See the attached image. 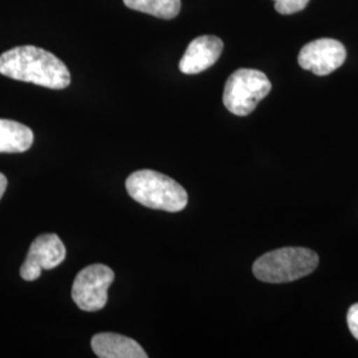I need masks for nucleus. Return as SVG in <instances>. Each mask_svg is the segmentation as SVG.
<instances>
[{"mask_svg":"<svg viewBox=\"0 0 358 358\" xmlns=\"http://www.w3.org/2000/svg\"><path fill=\"white\" fill-rule=\"evenodd\" d=\"M0 75L48 90H65L71 84L66 65L51 52L35 45L15 47L1 53Z\"/></svg>","mask_w":358,"mask_h":358,"instance_id":"f257e3e1","label":"nucleus"},{"mask_svg":"<svg viewBox=\"0 0 358 358\" xmlns=\"http://www.w3.org/2000/svg\"><path fill=\"white\" fill-rule=\"evenodd\" d=\"M125 186L136 202L154 210L179 213L189 202L187 192L178 182L154 170L131 173Z\"/></svg>","mask_w":358,"mask_h":358,"instance_id":"f03ea898","label":"nucleus"},{"mask_svg":"<svg viewBox=\"0 0 358 358\" xmlns=\"http://www.w3.org/2000/svg\"><path fill=\"white\" fill-rule=\"evenodd\" d=\"M319 266V255L304 247H284L260 256L252 272L260 282H289L310 275Z\"/></svg>","mask_w":358,"mask_h":358,"instance_id":"7ed1b4c3","label":"nucleus"},{"mask_svg":"<svg viewBox=\"0 0 358 358\" xmlns=\"http://www.w3.org/2000/svg\"><path fill=\"white\" fill-rule=\"evenodd\" d=\"M272 90L268 77L256 69H238L226 81L223 103L232 115H251Z\"/></svg>","mask_w":358,"mask_h":358,"instance_id":"20e7f679","label":"nucleus"},{"mask_svg":"<svg viewBox=\"0 0 358 358\" xmlns=\"http://www.w3.org/2000/svg\"><path fill=\"white\" fill-rule=\"evenodd\" d=\"M115 272L103 264H92L77 273L72 285V299L85 312L101 310L108 303V291Z\"/></svg>","mask_w":358,"mask_h":358,"instance_id":"39448f33","label":"nucleus"},{"mask_svg":"<svg viewBox=\"0 0 358 358\" xmlns=\"http://www.w3.org/2000/svg\"><path fill=\"white\" fill-rule=\"evenodd\" d=\"M65 255L64 243L56 234H43L31 244L20 276L26 282H34L40 278L43 269L56 268L62 264Z\"/></svg>","mask_w":358,"mask_h":358,"instance_id":"423d86ee","label":"nucleus"},{"mask_svg":"<svg viewBox=\"0 0 358 358\" xmlns=\"http://www.w3.org/2000/svg\"><path fill=\"white\" fill-rule=\"evenodd\" d=\"M299 64L316 76H328L345 63L346 48L334 38H319L308 43L299 53Z\"/></svg>","mask_w":358,"mask_h":358,"instance_id":"0eeeda50","label":"nucleus"},{"mask_svg":"<svg viewBox=\"0 0 358 358\" xmlns=\"http://www.w3.org/2000/svg\"><path fill=\"white\" fill-rule=\"evenodd\" d=\"M223 52V41L217 36L205 35L194 38L179 62L185 75H198L217 63Z\"/></svg>","mask_w":358,"mask_h":358,"instance_id":"6e6552de","label":"nucleus"},{"mask_svg":"<svg viewBox=\"0 0 358 358\" xmlns=\"http://www.w3.org/2000/svg\"><path fill=\"white\" fill-rule=\"evenodd\" d=\"M90 344L100 358H148L137 341L117 333H99L93 336Z\"/></svg>","mask_w":358,"mask_h":358,"instance_id":"1a4fd4ad","label":"nucleus"},{"mask_svg":"<svg viewBox=\"0 0 358 358\" xmlns=\"http://www.w3.org/2000/svg\"><path fill=\"white\" fill-rule=\"evenodd\" d=\"M32 143L31 129L13 120L0 118V153H23Z\"/></svg>","mask_w":358,"mask_h":358,"instance_id":"9d476101","label":"nucleus"},{"mask_svg":"<svg viewBox=\"0 0 358 358\" xmlns=\"http://www.w3.org/2000/svg\"><path fill=\"white\" fill-rule=\"evenodd\" d=\"M124 3L134 11L149 13L165 20L174 19L180 11V0H124Z\"/></svg>","mask_w":358,"mask_h":358,"instance_id":"9b49d317","label":"nucleus"},{"mask_svg":"<svg viewBox=\"0 0 358 358\" xmlns=\"http://www.w3.org/2000/svg\"><path fill=\"white\" fill-rule=\"evenodd\" d=\"M309 0H275V10L282 15L303 11L308 6Z\"/></svg>","mask_w":358,"mask_h":358,"instance_id":"f8f14e48","label":"nucleus"},{"mask_svg":"<svg viewBox=\"0 0 358 358\" xmlns=\"http://www.w3.org/2000/svg\"><path fill=\"white\" fill-rule=\"evenodd\" d=\"M346 321H348V327L350 329V333L358 341V303L349 308L348 315H346Z\"/></svg>","mask_w":358,"mask_h":358,"instance_id":"ddd939ff","label":"nucleus"},{"mask_svg":"<svg viewBox=\"0 0 358 358\" xmlns=\"http://www.w3.org/2000/svg\"><path fill=\"white\" fill-rule=\"evenodd\" d=\"M6 189H7V178H6L4 174L0 173V199H1L3 194L6 192Z\"/></svg>","mask_w":358,"mask_h":358,"instance_id":"4468645a","label":"nucleus"}]
</instances>
